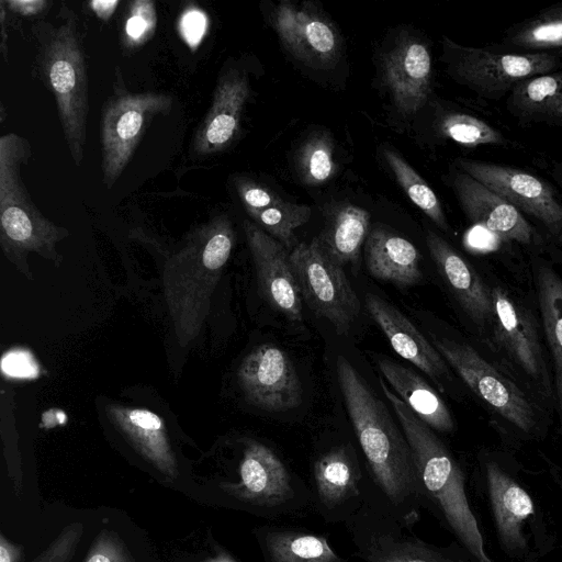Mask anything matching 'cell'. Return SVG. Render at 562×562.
Listing matches in <instances>:
<instances>
[{
  "mask_svg": "<svg viewBox=\"0 0 562 562\" xmlns=\"http://www.w3.org/2000/svg\"><path fill=\"white\" fill-rule=\"evenodd\" d=\"M339 387L366 459L367 496L412 529L420 518L416 468L404 432L385 404L342 356L336 361Z\"/></svg>",
  "mask_w": 562,
  "mask_h": 562,
  "instance_id": "obj_1",
  "label": "cell"
},
{
  "mask_svg": "<svg viewBox=\"0 0 562 562\" xmlns=\"http://www.w3.org/2000/svg\"><path fill=\"white\" fill-rule=\"evenodd\" d=\"M379 382L411 447L422 508L456 538L472 562H494L487 555L483 533L470 506L461 465L435 431L384 381Z\"/></svg>",
  "mask_w": 562,
  "mask_h": 562,
  "instance_id": "obj_2",
  "label": "cell"
},
{
  "mask_svg": "<svg viewBox=\"0 0 562 562\" xmlns=\"http://www.w3.org/2000/svg\"><path fill=\"white\" fill-rule=\"evenodd\" d=\"M234 241L229 218L216 216L192 229L167 260L162 272L164 294L181 347L199 336Z\"/></svg>",
  "mask_w": 562,
  "mask_h": 562,
  "instance_id": "obj_3",
  "label": "cell"
},
{
  "mask_svg": "<svg viewBox=\"0 0 562 562\" xmlns=\"http://www.w3.org/2000/svg\"><path fill=\"white\" fill-rule=\"evenodd\" d=\"M31 157L27 139L15 133L0 138V245L7 259L32 279L30 252L58 267L63 257L56 245L69 232L46 218L35 206L21 178V167Z\"/></svg>",
  "mask_w": 562,
  "mask_h": 562,
  "instance_id": "obj_4",
  "label": "cell"
},
{
  "mask_svg": "<svg viewBox=\"0 0 562 562\" xmlns=\"http://www.w3.org/2000/svg\"><path fill=\"white\" fill-rule=\"evenodd\" d=\"M218 490L228 502L271 521L313 512L308 483L276 450L254 439L244 442L235 476L220 481Z\"/></svg>",
  "mask_w": 562,
  "mask_h": 562,
  "instance_id": "obj_5",
  "label": "cell"
},
{
  "mask_svg": "<svg viewBox=\"0 0 562 562\" xmlns=\"http://www.w3.org/2000/svg\"><path fill=\"white\" fill-rule=\"evenodd\" d=\"M41 42L40 65L44 80L52 90L71 158L81 165L87 138L88 76L77 27L70 12L58 27L37 24Z\"/></svg>",
  "mask_w": 562,
  "mask_h": 562,
  "instance_id": "obj_6",
  "label": "cell"
},
{
  "mask_svg": "<svg viewBox=\"0 0 562 562\" xmlns=\"http://www.w3.org/2000/svg\"><path fill=\"white\" fill-rule=\"evenodd\" d=\"M491 294L493 317L487 342L535 395L553 403L552 375L544 357L540 323L507 286L491 285Z\"/></svg>",
  "mask_w": 562,
  "mask_h": 562,
  "instance_id": "obj_7",
  "label": "cell"
},
{
  "mask_svg": "<svg viewBox=\"0 0 562 562\" xmlns=\"http://www.w3.org/2000/svg\"><path fill=\"white\" fill-rule=\"evenodd\" d=\"M432 345L495 416L526 437L540 434L541 409L507 373L467 342L432 336Z\"/></svg>",
  "mask_w": 562,
  "mask_h": 562,
  "instance_id": "obj_8",
  "label": "cell"
},
{
  "mask_svg": "<svg viewBox=\"0 0 562 562\" xmlns=\"http://www.w3.org/2000/svg\"><path fill=\"white\" fill-rule=\"evenodd\" d=\"M442 47L448 74L479 97L493 101L507 98L528 78L562 67V57L553 54L508 52L493 44L470 47L448 37H443Z\"/></svg>",
  "mask_w": 562,
  "mask_h": 562,
  "instance_id": "obj_9",
  "label": "cell"
},
{
  "mask_svg": "<svg viewBox=\"0 0 562 562\" xmlns=\"http://www.w3.org/2000/svg\"><path fill=\"white\" fill-rule=\"evenodd\" d=\"M345 526L363 562H472L457 541L439 547L420 539L369 496Z\"/></svg>",
  "mask_w": 562,
  "mask_h": 562,
  "instance_id": "obj_10",
  "label": "cell"
},
{
  "mask_svg": "<svg viewBox=\"0 0 562 562\" xmlns=\"http://www.w3.org/2000/svg\"><path fill=\"white\" fill-rule=\"evenodd\" d=\"M456 167L509 202L562 251V186L526 168L459 158Z\"/></svg>",
  "mask_w": 562,
  "mask_h": 562,
  "instance_id": "obj_11",
  "label": "cell"
},
{
  "mask_svg": "<svg viewBox=\"0 0 562 562\" xmlns=\"http://www.w3.org/2000/svg\"><path fill=\"white\" fill-rule=\"evenodd\" d=\"M290 262L308 308L328 321L338 335L347 334L360 314L361 304L342 267L327 255L317 237L296 244Z\"/></svg>",
  "mask_w": 562,
  "mask_h": 562,
  "instance_id": "obj_12",
  "label": "cell"
},
{
  "mask_svg": "<svg viewBox=\"0 0 562 562\" xmlns=\"http://www.w3.org/2000/svg\"><path fill=\"white\" fill-rule=\"evenodd\" d=\"M171 105L170 95L157 92L122 91L106 101L101 117V166L108 189L122 175L153 119L167 114Z\"/></svg>",
  "mask_w": 562,
  "mask_h": 562,
  "instance_id": "obj_13",
  "label": "cell"
},
{
  "mask_svg": "<svg viewBox=\"0 0 562 562\" xmlns=\"http://www.w3.org/2000/svg\"><path fill=\"white\" fill-rule=\"evenodd\" d=\"M450 183L467 218L501 243L516 245L532 257L559 252L512 202L458 167Z\"/></svg>",
  "mask_w": 562,
  "mask_h": 562,
  "instance_id": "obj_14",
  "label": "cell"
},
{
  "mask_svg": "<svg viewBox=\"0 0 562 562\" xmlns=\"http://www.w3.org/2000/svg\"><path fill=\"white\" fill-rule=\"evenodd\" d=\"M308 486L312 509L327 524H345L367 497L356 451L346 445L328 448L313 459Z\"/></svg>",
  "mask_w": 562,
  "mask_h": 562,
  "instance_id": "obj_15",
  "label": "cell"
},
{
  "mask_svg": "<svg viewBox=\"0 0 562 562\" xmlns=\"http://www.w3.org/2000/svg\"><path fill=\"white\" fill-rule=\"evenodd\" d=\"M482 480L497 537L505 552L527 559L541 518L527 488L498 462H482Z\"/></svg>",
  "mask_w": 562,
  "mask_h": 562,
  "instance_id": "obj_16",
  "label": "cell"
},
{
  "mask_svg": "<svg viewBox=\"0 0 562 562\" xmlns=\"http://www.w3.org/2000/svg\"><path fill=\"white\" fill-rule=\"evenodd\" d=\"M237 378L246 400L265 411L283 412L302 402V386L296 370L281 348L265 344L241 361Z\"/></svg>",
  "mask_w": 562,
  "mask_h": 562,
  "instance_id": "obj_17",
  "label": "cell"
},
{
  "mask_svg": "<svg viewBox=\"0 0 562 562\" xmlns=\"http://www.w3.org/2000/svg\"><path fill=\"white\" fill-rule=\"evenodd\" d=\"M261 297L292 322L303 319V300L286 248L255 223L244 222Z\"/></svg>",
  "mask_w": 562,
  "mask_h": 562,
  "instance_id": "obj_18",
  "label": "cell"
},
{
  "mask_svg": "<svg viewBox=\"0 0 562 562\" xmlns=\"http://www.w3.org/2000/svg\"><path fill=\"white\" fill-rule=\"evenodd\" d=\"M273 26L295 58L321 68L335 65L340 49L338 33L316 10L282 1L276 9Z\"/></svg>",
  "mask_w": 562,
  "mask_h": 562,
  "instance_id": "obj_19",
  "label": "cell"
},
{
  "mask_svg": "<svg viewBox=\"0 0 562 562\" xmlns=\"http://www.w3.org/2000/svg\"><path fill=\"white\" fill-rule=\"evenodd\" d=\"M426 243L438 272L463 313L477 330L487 334L493 317L491 285L438 234L428 231Z\"/></svg>",
  "mask_w": 562,
  "mask_h": 562,
  "instance_id": "obj_20",
  "label": "cell"
},
{
  "mask_svg": "<svg viewBox=\"0 0 562 562\" xmlns=\"http://www.w3.org/2000/svg\"><path fill=\"white\" fill-rule=\"evenodd\" d=\"M366 306L394 351L416 366L443 391V382L449 379L450 372L448 363L435 346L400 310L384 299L368 293Z\"/></svg>",
  "mask_w": 562,
  "mask_h": 562,
  "instance_id": "obj_21",
  "label": "cell"
},
{
  "mask_svg": "<svg viewBox=\"0 0 562 562\" xmlns=\"http://www.w3.org/2000/svg\"><path fill=\"white\" fill-rule=\"evenodd\" d=\"M382 70L397 110L404 115L416 113L430 92L432 64L427 46L412 38L398 42L384 56Z\"/></svg>",
  "mask_w": 562,
  "mask_h": 562,
  "instance_id": "obj_22",
  "label": "cell"
},
{
  "mask_svg": "<svg viewBox=\"0 0 562 562\" xmlns=\"http://www.w3.org/2000/svg\"><path fill=\"white\" fill-rule=\"evenodd\" d=\"M248 97L249 85L245 75L229 70L218 78L212 104L193 138L195 155L204 157L228 147L239 131Z\"/></svg>",
  "mask_w": 562,
  "mask_h": 562,
  "instance_id": "obj_23",
  "label": "cell"
},
{
  "mask_svg": "<svg viewBox=\"0 0 562 562\" xmlns=\"http://www.w3.org/2000/svg\"><path fill=\"white\" fill-rule=\"evenodd\" d=\"M106 415L135 451L166 479L178 477V462L164 420L156 413L139 407L110 404Z\"/></svg>",
  "mask_w": 562,
  "mask_h": 562,
  "instance_id": "obj_24",
  "label": "cell"
},
{
  "mask_svg": "<svg viewBox=\"0 0 562 562\" xmlns=\"http://www.w3.org/2000/svg\"><path fill=\"white\" fill-rule=\"evenodd\" d=\"M531 270L539 322L552 363L553 404L562 437V276L541 256L532 257Z\"/></svg>",
  "mask_w": 562,
  "mask_h": 562,
  "instance_id": "obj_25",
  "label": "cell"
},
{
  "mask_svg": "<svg viewBox=\"0 0 562 562\" xmlns=\"http://www.w3.org/2000/svg\"><path fill=\"white\" fill-rule=\"evenodd\" d=\"M252 533L265 562H350L325 535L304 528L272 522L256 527Z\"/></svg>",
  "mask_w": 562,
  "mask_h": 562,
  "instance_id": "obj_26",
  "label": "cell"
},
{
  "mask_svg": "<svg viewBox=\"0 0 562 562\" xmlns=\"http://www.w3.org/2000/svg\"><path fill=\"white\" fill-rule=\"evenodd\" d=\"M364 254L368 271L378 280L408 288L423 277L418 249L386 229L375 228L368 235Z\"/></svg>",
  "mask_w": 562,
  "mask_h": 562,
  "instance_id": "obj_27",
  "label": "cell"
},
{
  "mask_svg": "<svg viewBox=\"0 0 562 562\" xmlns=\"http://www.w3.org/2000/svg\"><path fill=\"white\" fill-rule=\"evenodd\" d=\"M506 109L524 126H562V67L519 82L506 98Z\"/></svg>",
  "mask_w": 562,
  "mask_h": 562,
  "instance_id": "obj_28",
  "label": "cell"
},
{
  "mask_svg": "<svg viewBox=\"0 0 562 562\" xmlns=\"http://www.w3.org/2000/svg\"><path fill=\"white\" fill-rule=\"evenodd\" d=\"M378 367L393 392L420 420L440 432L454 430V420L446 403L415 371L387 359H380Z\"/></svg>",
  "mask_w": 562,
  "mask_h": 562,
  "instance_id": "obj_29",
  "label": "cell"
},
{
  "mask_svg": "<svg viewBox=\"0 0 562 562\" xmlns=\"http://www.w3.org/2000/svg\"><path fill=\"white\" fill-rule=\"evenodd\" d=\"M369 228V214L352 204H339L326 212L323 232L317 237L327 255L344 267L357 261Z\"/></svg>",
  "mask_w": 562,
  "mask_h": 562,
  "instance_id": "obj_30",
  "label": "cell"
},
{
  "mask_svg": "<svg viewBox=\"0 0 562 562\" xmlns=\"http://www.w3.org/2000/svg\"><path fill=\"white\" fill-rule=\"evenodd\" d=\"M496 48L508 52L546 53L562 57V20L537 14L510 26Z\"/></svg>",
  "mask_w": 562,
  "mask_h": 562,
  "instance_id": "obj_31",
  "label": "cell"
},
{
  "mask_svg": "<svg viewBox=\"0 0 562 562\" xmlns=\"http://www.w3.org/2000/svg\"><path fill=\"white\" fill-rule=\"evenodd\" d=\"M439 132L446 138L469 147L502 146L510 147L513 143L502 131L475 115L464 112H447L438 123Z\"/></svg>",
  "mask_w": 562,
  "mask_h": 562,
  "instance_id": "obj_32",
  "label": "cell"
},
{
  "mask_svg": "<svg viewBox=\"0 0 562 562\" xmlns=\"http://www.w3.org/2000/svg\"><path fill=\"white\" fill-rule=\"evenodd\" d=\"M385 160L394 177L412 202L417 205L441 231L448 233L449 224L440 201L423 178L395 151L384 150Z\"/></svg>",
  "mask_w": 562,
  "mask_h": 562,
  "instance_id": "obj_33",
  "label": "cell"
},
{
  "mask_svg": "<svg viewBox=\"0 0 562 562\" xmlns=\"http://www.w3.org/2000/svg\"><path fill=\"white\" fill-rule=\"evenodd\" d=\"M312 214L306 205L282 200L277 205L249 214L256 225L280 241L286 249L295 247L294 232L305 224Z\"/></svg>",
  "mask_w": 562,
  "mask_h": 562,
  "instance_id": "obj_34",
  "label": "cell"
},
{
  "mask_svg": "<svg viewBox=\"0 0 562 562\" xmlns=\"http://www.w3.org/2000/svg\"><path fill=\"white\" fill-rule=\"evenodd\" d=\"M333 154V142L327 133L311 135L297 155L301 180L307 186H321L330 180L337 171Z\"/></svg>",
  "mask_w": 562,
  "mask_h": 562,
  "instance_id": "obj_35",
  "label": "cell"
},
{
  "mask_svg": "<svg viewBox=\"0 0 562 562\" xmlns=\"http://www.w3.org/2000/svg\"><path fill=\"white\" fill-rule=\"evenodd\" d=\"M157 26L155 4L150 0H136L131 3L125 22V37L130 46L146 43Z\"/></svg>",
  "mask_w": 562,
  "mask_h": 562,
  "instance_id": "obj_36",
  "label": "cell"
},
{
  "mask_svg": "<svg viewBox=\"0 0 562 562\" xmlns=\"http://www.w3.org/2000/svg\"><path fill=\"white\" fill-rule=\"evenodd\" d=\"M83 535V524L67 525L32 562H70Z\"/></svg>",
  "mask_w": 562,
  "mask_h": 562,
  "instance_id": "obj_37",
  "label": "cell"
},
{
  "mask_svg": "<svg viewBox=\"0 0 562 562\" xmlns=\"http://www.w3.org/2000/svg\"><path fill=\"white\" fill-rule=\"evenodd\" d=\"M83 562H135L117 533L102 529L94 538Z\"/></svg>",
  "mask_w": 562,
  "mask_h": 562,
  "instance_id": "obj_38",
  "label": "cell"
},
{
  "mask_svg": "<svg viewBox=\"0 0 562 562\" xmlns=\"http://www.w3.org/2000/svg\"><path fill=\"white\" fill-rule=\"evenodd\" d=\"M237 193L248 214L277 205L282 199L268 187L239 177L235 180Z\"/></svg>",
  "mask_w": 562,
  "mask_h": 562,
  "instance_id": "obj_39",
  "label": "cell"
},
{
  "mask_svg": "<svg viewBox=\"0 0 562 562\" xmlns=\"http://www.w3.org/2000/svg\"><path fill=\"white\" fill-rule=\"evenodd\" d=\"M207 27V19L199 9L187 10L180 20V32L191 49H195Z\"/></svg>",
  "mask_w": 562,
  "mask_h": 562,
  "instance_id": "obj_40",
  "label": "cell"
},
{
  "mask_svg": "<svg viewBox=\"0 0 562 562\" xmlns=\"http://www.w3.org/2000/svg\"><path fill=\"white\" fill-rule=\"evenodd\" d=\"M9 9L13 12H16L23 16H32L42 12L47 1L45 0H8L3 1Z\"/></svg>",
  "mask_w": 562,
  "mask_h": 562,
  "instance_id": "obj_41",
  "label": "cell"
},
{
  "mask_svg": "<svg viewBox=\"0 0 562 562\" xmlns=\"http://www.w3.org/2000/svg\"><path fill=\"white\" fill-rule=\"evenodd\" d=\"M22 549L0 533V562H21Z\"/></svg>",
  "mask_w": 562,
  "mask_h": 562,
  "instance_id": "obj_42",
  "label": "cell"
},
{
  "mask_svg": "<svg viewBox=\"0 0 562 562\" xmlns=\"http://www.w3.org/2000/svg\"><path fill=\"white\" fill-rule=\"evenodd\" d=\"M119 4V0H93L89 2L90 9L103 21H108L112 16Z\"/></svg>",
  "mask_w": 562,
  "mask_h": 562,
  "instance_id": "obj_43",
  "label": "cell"
},
{
  "mask_svg": "<svg viewBox=\"0 0 562 562\" xmlns=\"http://www.w3.org/2000/svg\"><path fill=\"white\" fill-rule=\"evenodd\" d=\"M201 562H238L229 552L217 548L212 555L206 557Z\"/></svg>",
  "mask_w": 562,
  "mask_h": 562,
  "instance_id": "obj_44",
  "label": "cell"
},
{
  "mask_svg": "<svg viewBox=\"0 0 562 562\" xmlns=\"http://www.w3.org/2000/svg\"><path fill=\"white\" fill-rule=\"evenodd\" d=\"M539 14L549 19L562 20V2L541 10Z\"/></svg>",
  "mask_w": 562,
  "mask_h": 562,
  "instance_id": "obj_45",
  "label": "cell"
},
{
  "mask_svg": "<svg viewBox=\"0 0 562 562\" xmlns=\"http://www.w3.org/2000/svg\"><path fill=\"white\" fill-rule=\"evenodd\" d=\"M551 177L552 180H554L558 184L562 186V160L553 165Z\"/></svg>",
  "mask_w": 562,
  "mask_h": 562,
  "instance_id": "obj_46",
  "label": "cell"
}]
</instances>
